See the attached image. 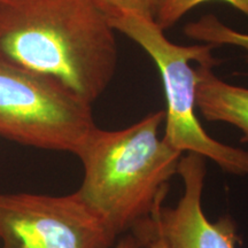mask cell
I'll use <instances>...</instances> for the list:
<instances>
[{"label": "cell", "mask_w": 248, "mask_h": 248, "mask_svg": "<svg viewBox=\"0 0 248 248\" xmlns=\"http://www.w3.org/2000/svg\"><path fill=\"white\" fill-rule=\"evenodd\" d=\"M0 59L92 105L115 75V30L92 0H0Z\"/></svg>", "instance_id": "obj_1"}, {"label": "cell", "mask_w": 248, "mask_h": 248, "mask_svg": "<svg viewBox=\"0 0 248 248\" xmlns=\"http://www.w3.org/2000/svg\"><path fill=\"white\" fill-rule=\"evenodd\" d=\"M166 111L128 128L95 126L77 152L83 181L76 193L116 237L148 218L166 199L183 153L159 136Z\"/></svg>", "instance_id": "obj_2"}, {"label": "cell", "mask_w": 248, "mask_h": 248, "mask_svg": "<svg viewBox=\"0 0 248 248\" xmlns=\"http://www.w3.org/2000/svg\"><path fill=\"white\" fill-rule=\"evenodd\" d=\"M108 21L114 30L137 43L160 71L167 99L164 140L183 154L194 153L214 161L230 175L248 176V151L210 137L195 115L197 73L190 62L215 67L219 61L213 57V46L173 44L154 21L135 15Z\"/></svg>", "instance_id": "obj_3"}, {"label": "cell", "mask_w": 248, "mask_h": 248, "mask_svg": "<svg viewBox=\"0 0 248 248\" xmlns=\"http://www.w3.org/2000/svg\"><path fill=\"white\" fill-rule=\"evenodd\" d=\"M92 105L54 77L0 59V136L77 154L95 128Z\"/></svg>", "instance_id": "obj_4"}, {"label": "cell", "mask_w": 248, "mask_h": 248, "mask_svg": "<svg viewBox=\"0 0 248 248\" xmlns=\"http://www.w3.org/2000/svg\"><path fill=\"white\" fill-rule=\"evenodd\" d=\"M116 238L76 192L0 191L1 248H113Z\"/></svg>", "instance_id": "obj_5"}, {"label": "cell", "mask_w": 248, "mask_h": 248, "mask_svg": "<svg viewBox=\"0 0 248 248\" xmlns=\"http://www.w3.org/2000/svg\"><path fill=\"white\" fill-rule=\"evenodd\" d=\"M177 175L184 186L178 203L164 207L161 202L148 218L135 228L156 234L169 248H237L239 237L233 219L223 216L210 222L202 210L204 157L186 153L179 161Z\"/></svg>", "instance_id": "obj_6"}, {"label": "cell", "mask_w": 248, "mask_h": 248, "mask_svg": "<svg viewBox=\"0 0 248 248\" xmlns=\"http://www.w3.org/2000/svg\"><path fill=\"white\" fill-rule=\"evenodd\" d=\"M213 66L199 64L195 100L204 120L224 122L243 132L241 142H248V89L229 84L213 73Z\"/></svg>", "instance_id": "obj_7"}, {"label": "cell", "mask_w": 248, "mask_h": 248, "mask_svg": "<svg viewBox=\"0 0 248 248\" xmlns=\"http://www.w3.org/2000/svg\"><path fill=\"white\" fill-rule=\"evenodd\" d=\"M184 33L188 38L215 46H235L246 52L248 63V33L240 32L225 26L217 16L207 14L195 22H190L184 27Z\"/></svg>", "instance_id": "obj_8"}, {"label": "cell", "mask_w": 248, "mask_h": 248, "mask_svg": "<svg viewBox=\"0 0 248 248\" xmlns=\"http://www.w3.org/2000/svg\"><path fill=\"white\" fill-rule=\"evenodd\" d=\"M208 1L226 2L248 17V0H164L154 22L159 26L161 30H168L191 9Z\"/></svg>", "instance_id": "obj_9"}, {"label": "cell", "mask_w": 248, "mask_h": 248, "mask_svg": "<svg viewBox=\"0 0 248 248\" xmlns=\"http://www.w3.org/2000/svg\"><path fill=\"white\" fill-rule=\"evenodd\" d=\"M108 20L121 15H135L155 21L164 0H92Z\"/></svg>", "instance_id": "obj_10"}, {"label": "cell", "mask_w": 248, "mask_h": 248, "mask_svg": "<svg viewBox=\"0 0 248 248\" xmlns=\"http://www.w3.org/2000/svg\"><path fill=\"white\" fill-rule=\"evenodd\" d=\"M130 233L136 235L138 240L146 248H169L160 237L141 228L132 229Z\"/></svg>", "instance_id": "obj_11"}, {"label": "cell", "mask_w": 248, "mask_h": 248, "mask_svg": "<svg viewBox=\"0 0 248 248\" xmlns=\"http://www.w3.org/2000/svg\"><path fill=\"white\" fill-rule=\"evenodd\" d=\"M113 248H146L142 245L140 241L138 240V238L132 233H129L124 235L123 238H121L115 246Z\"/></svg>", "instance_id": "obj_12"}]
</instances>
